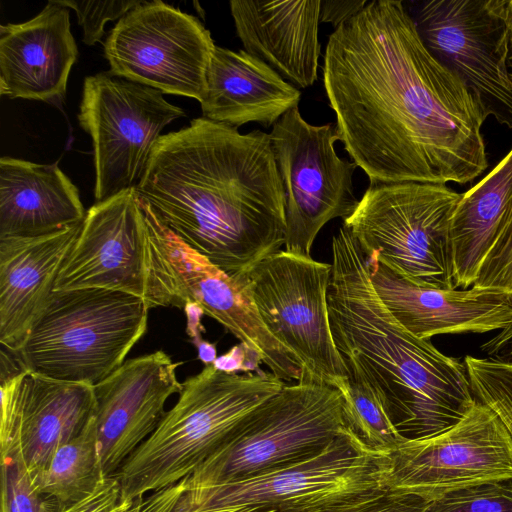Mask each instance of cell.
Returning a JSON list of instances; mask_svg holds the SVG:
<instances>
[{"label":"cell","instance_id":"cell-10","mask_svg":"<svg viewBox=\"0 0 512 512\" xmlns=\"http://www.w3.org/2000/svg\"><path fill=\"white\" fill-rule=\"evenodd\" d=\"M332 266L280 250L246 276L260 316L312 380L348 391V373L331 331L327 294Z\"/></svg>","mask_w":512,"mask_h":512},{"label":"cell","instance_id":"cell-38","mask_svg":"<svg viewBox=\"0 0 512 512\" xmlns=\"http://www.w3.org/2000/svg\"><path fill=\"white\" fill-rule=\"evenodd\" d=\"M195 345L198 349V357L205 366L211 365L215 362L217 359V351L214 344L201 339L197 341Z\"/></svg>","mask_w":512,"mask_h":512},{"label":"cell","instance_id":"cell-32","mask_svg":"<svg viewBox=\"0 0 512 512\" xmlns=\"http://www.w3.org/2000/svg\"><path fill=\"white\" fill-rule=\"evenodd\" d=\"M127 512H279L266 505L242 504L219 507H194L181 501L168 487L133 501Z\"/></svg>","mask_w":512,"mask_h":512},{"label":"cell","instance_id":"cell-25","mask_svg":"<svg viewBox=\"0 0 512 512\" xmlns=\"http://www.w3.org/2000/svg\"><path fill=\"white\" fill-rule=\"evenodd\" d=\"M31 477L36 489L61 510L88 496L107 477L101 466L95 416L81 434L56 451L44 470Z\"/></svg>","mask_w":512,"mask_h":512},{"label":"cell","instance_id":"cell-16","mask_svg":"<svg viewBox=\"0 0 512 512\" xmlns=\"http://www.w3.org/2000/svg\"><path fill=\"white\" fill-rule=\"evenodd\" d=\"M147 229L134 189L91 206L54 291L107 289L144 298Z\"/></svg>","mask_w":512,"mask_h":512},{"label":"cell","instance_id":"cell-20","mask_svg":"<svg viewBox=\"0 0 512 512\" xmlns=\"http://www.w3.org/2000/svg\"><path fill=\"white\" fill-rule=\"evenodd\" d=\"M229 5L245 52L299 88L313 85L321 52V0H231Z\"/></svg>","mask_w":512,"mask_h":512},{"label":"cell","instance_id":"cell-35","mask_svg":"<svg viewBox=\"0 0 512 512\" xmlns=\"http://www.w3.org/2000/svg\"><path fill=\"white\" fill-rule=\"evenodd\" d=\"M262 363L259 354L243 343L233 346L227 353L217 357L213 365L218 370L236 374L259 372V364Z\"/></svg>","mask_w":512,"mask_h":512},{"label":"cell","instance_id":"cell-8","mask_svg":"<svg viewBox=\"0 0 512 512\" xmlns=\"http://www.w3.org/2000/svg\"><path fill=\"white\" fill-rule=\"evenodd\" d=\"M391 453L366 445L352 428L304 461L242 481L168 487L194 507L256 504L279 512H318L388 488Z\"/></svg>","mask_w":512,"mask_h":512},{"label":"cell","instance_id":"cell-3","mask_svg":"<svg viewBox=\"0 0 512 512\" xmlns=\"http://www.w3.org/2000/svg\"><path fill=\"white\" fill-rule=\"evenodd\" d=\"M327 302L335 345L407 440L437 435L473 407L465 363L402 327L376 294L366 256L344 225L332 238Z\"/></svg>","mask_w":512,"mask_h":512},{"label":"cell","instance_id":"cell-14","mask_svg":"<svg viewBox=\"0 0 512 512\" xmlns=\"http://www.w3.org/2000/svg\"><path fill=\"white\" fill-rule=\"evenodd\" d=\"M512 478V438L499 416L476 400L454 426L406 440L391 452L388 488L434 501L454 491Z\"/></svg>","mask_w":512,"mask_h":512},{"label":"cell","instance_id":"cell-33","mask_svg":"<svg viewBox=\"0 0 512 512\" xmlns=\"http://www.w3.org/2000/svg\"><path fill=\"white\" fill-rule=\"evenodd\" d=\"M473 287L512 295V225L489 255Z\"/></svg>","mask_w":512,"mask_h":512},{"label":"cell","instance_id":"cell-39","mask_svg":"<svg viewBox=\"0 0 512 512\" xmlns=\"http://www.w3.org/2000/svg\"><path fill=\"white\" fill-rule=\"evenodd\" d=\"M503 16L509 37V66L512 74V0H505Z\"/></svg>","mask_w":512,"mask_h":512},{"label":"cell","instance_id":"cell-21","mask_svg":"<svg viewBox=\"0 0 512 512\" xmlns=\"http://www.w3.org/2000/svg\"><path fill=\"white\" fill-rule=\"evenodd\" d=\"M81 224L43 236L0 239L2 347L17 352L22 346L54 291Z\"/></svg>","mask_w":512,"mask_h":512},{"label":"cell","instance_id":"cell-23","mask_svg":"<svg viewBox=\"0 0 512 512\" xmlns=\"http://www.w3.org/2000/svg\"><path fill=\"white\" fill-rule=\"evenodd\" d=\"M79 191L57 163L0 159V239L29 238L81 224Z\"/></svg>","mask_w":512,"mask_h":512},{"label":"cell","instance_id":"cell-37","mask_svg":"<svg viewBox=\"0 0 512 512\" xmlns=\"http://www.w3.org/2000/svg\"><path fill=\"white\" fill-rule=\"evenodd\" d=\"M184 311L187 316V333L191 339L196 343L201 340V318L204 315L203 310L195 303H187L184 306Z\"/></svg>","mask_w":512,"mask_h":512},{"label":"cell","instance_id":"cell-22","mask_svg":"<svg viewBox=\"0 0 512 512\" xmlns=\"http://www.w3.org/2000/svg\"><path fill=\"white\" fill-rule=\"evenodd\" d=\"M300 99V91L263 61L215 45L200 101L202 117L236 129L251 122L268 128Z\"/></svg>","mask_w":512,"mask_h":512},{"label":"cell","instance_id":"cell-17","mask_svg":"<svg viewBox=\"0 0 512 512\" xmlns=\"http://www.w3.org/2000/svg\"><path fill=\"white\" fill-rule=\"evenodd\" d=\"M174 362L162 350L125 361L94 385L95 427L103 473L114 476L154 432L165 403L183 385Z\"/></svg>","mask_w":512,"mask_h":512},{"label":"cell","instance_id":"cell-26","mask_svg":"<svg viewBox=\"0 0 512 512\" xmlns=\"http://www.w3.org/2000/svg\"><path fill=\"white\" fill-rule=\"evenodd\" d=\"M347 373L348 391L343 395L351 428L372 449L393 452L407 439L372 388L356 372L347 369Z\"/></svg>","mask_w":512,"mask_h":512},{"label":"cell","instance_id":"cell-5","mask_svg":"<svg viewBox=\"0 0 512 512\" xmlns=\"http://www.w3.org/2000/svg\"><path fill=\"white\" fill-rule=\"evenodd\" d=\"M148 310L143 298L122 291H53L15 353L35 374L94 386L145 334Z\"/></svg>","mask_w":512,"mask_h":512},{"label":"cell","instance_id":"cell-29","mask_svg":"<svg viewBox=\"0 0 512 512\" xmlns=\"http://www.w3.org/2000/svg\"><path fill=\"white\" fill-rule=\"evenodd\" d=\"M427 512H512V478L454 491L431 501Z\"/></svg>","mask_w":512,"mask_h":512},{"label":"cell","instance_id":"cell-11","mask_svg":"<svg viewBox=\"0 0 512 512\" xmlns=\"http://www.w3.org/2000/svg\"><path fill=\"white\" fill-rule=\"evenodd\" d=\"M269 136L286 199L285 251L311 256L322 227L356 209L352 176L358 166L337 155L335 124H309L298 106L278 120Z\"/></svg>","mask_w":512,"mask_h":512},{"label":"cell","instance_id":"cell-6","mask_svg":"<svg viewBox=\"0 0 512 512\" xmlns=\"http://www.w3.org/2000/svg\"><path fill=\"white\" fill-rule=\"evenodd\" d=\"M349 428L339 389L312 379L286 384L181 482L205 487L262 475L316 456Z\"/></svg>","mask_w":512,"mask_h":512},{"label":"cell","instance_id":"cell-13","mask_svg":"<svg viewBox=\"0 0 512 512\" xmlns=\"http://www.w3.org/2000/svg\"><path fill=\"white\" fill-rule=\"evenodd\" d=\"M214 47L194 16L162 1H144L119 19L104 54L112 76L200 102Z\"/></svg>","mask_w":512,"mask_h":512},{"label":"cell","instance_id":"cell-4","mask_svg":"<svg viewBox=\"0 0 512 512\" xmlns=\"http://www.w3.org/2000/svg\"><path fill=\"white\" fill-rule=\"evenodd\" d=\"M176 404L113 476L131 502L189 476L241 420L286 383L271 372L232 374L205 366L189 377Z\"/></svg>","mask_w":512,"mask_h":512},{"label":"cell","instance_id":"cell-9","mask_svg":"<svg viewBox=\"0 0 512 512\" xmlns=\"http://www.w3.org/2000/svg\"><path fill=\"white\" fill-rule=\"evenodd\" d=\"M185 115L152 87L109 73L86 77L77 117L92 139L96 203L136 188L164 127Z\"/></svg>","mask_w":512,"mask_h":512},{"label":"cell","instance_id":"cell-15","mask_svg":"<svg viewBox=\"0 0 512 512\" xmlns=\"http://www.w3.org/2000/svg\"><path fill=\"white\" fill-rule=\"evenodd\" d=\"M0 382L1 459L20 461L31 475L44 470L56 451L94 419L92 385L35 374L4 347Z\"/></svg>","mask_w":512,"mask_h":512},{"label":"cell","instance_id":"cell-30","mask_svg":"<svg viewBox=\"0 0 512 512\" xmlns=\"http://www.w3.org/2000/svg\"><path fill=\"white\" fill-rule=\"evenodd\" d=\"M55 1L76 12L78 23L83 29V42L89 46L100 41L106 22L122 18L130 10L144 2L143 0Z\"/></svg>","mask_w":512,"mask_h":512},{"label":"cell","instance_id":"cell-36","mask_svg":"<svg viewBox=\"0 0 512 512\" xmlns=\"http://www.w3.org/2000/svg\"><path fill=\"white\" fill-rule=\"evenodd\" d=\"M366 0H321L320 22L330 23L338 28L366 5Z\"/></svg>","mask_w":512,"mask_h":512},{"label":"cell","instance_id":"cell-24","mask_svg":"<svg viewBox=\"0 0 512 512\" xmlns=\"http://www.w3.org/2000/svg\"><path fill=\"white\" fill-rule=\"evenodd\" d=\"M512 225V149L472 188L461 194L450 224L453 283L468 289Z\"/></svg>","mask_w":512,"mask_h":512},{"label":"cell","instance_id":"cell-27","mask_svg":"<svg viewBox=\"0 0 512 512\" xmlns=\"http://www.w3.org/2000/svg\"><path fill=\"white\" fill-rule=\"evenodd\" d=\"M464 363L475 398L499 416L512 438V362L467 356Z\"/></svg>","mask_w":512,"mask_h":512},{"label":"cell","instance_id":"cell-2","mask_svg":"<svg viewBox=\"0 0 512 512\" xmlns=\"http://www.w3.org/2000/svg\"><path fill=\"white\" fill-rule=\"evenodd\" d=\"M135 191L156 218L230 275L280 251L286 199L269 134L204 117L161 135Z\"/></svg>","mask_w":512,"mask_h":512},{"label":"cell","instance_id":"cell-12","mask_svg":"<svg viewBox=\"0 0 512 512\" xmlns=\"http://www.w3.org/2000/svg\"><path fill=\"white\" fill-rule=\"evenodd\" d=\"M505 0H430L410 13L430 53L487 112L512 129V74ZM409 11V10H408Z\"/></svg>","mask_w":512,"mask_h":512},{"label":"cell","instance_id":"cell-1","mask_svg":"<svg viewBox=\"0 0 512 512\" xmlns=\"http://www.w3.org/2000/svg\"><path fill=\"white\" fill-rule=\"evenodd\" d=\"M322 70L337 139L370 185H463L488 167L487 112L426 48L404 2L367 1L329 36Z\"/></svg>","mask_w":512,"mask_h":512},{"label":"cell","instance_id":"cell-34","mask_svg":"<svg viewBox=\"0 0 512 512\" xmlns=\"http://www.w3.org/2000/svg\"><path fill=\"white\" fill-rule=\"evenodd\" d=\"M133 502L122 496L118 480L104 477L85 498L61 512H127Z\"/></svg>","mask_w":512,"mask_h":512},{"label":"cell","instance_id":"cell-28","mask_svg":"<svg viewBox=\"0 0 512 512\" xmlns=\"http://www.w3.org/2000/svg\"><path fill=\"white\" fill-rule=\"evenodd\" d=\"M0 512H61L57 503L40 493L26 467L13 458L1 459Z\"/></svg>","mask_w":512,"mask_h":512},{"label":"cell","instance_id":"cell-7","mask_svg":"<svg viewBox=\"0 0 512 512\" xmlns=\"http://www.w3.org/2000/svg\"><path fill=\"white\" fill-rule=\"evenodd\" d=\"M460 196L444 184L370 185L343 225L366 257L406 280L455 289L450 224Z\"/></svg>","mask_w":512,"mask_h":512},{"label":"cell","instance_id":"cell-31","mask_svg":"<svg viewBox=\"0 0 512 512\" xmlns=\"http://www.w3.org/2000/svg\"><path fill=\"white\" fill-rule=\"evenodd\" d=\"M431 501L390 488L318 512H427Z\"/></svg>","mask_w":512,"mask_h":512},{"label":"cell","instance_id":"cell-18","mask_svg":"<svg viewBox=\"0 0 512 512\" xmlns=\"http://www.w3.org/2000/svg\"><path fill=\"white\" fill-rule=\"evenodd\" d=\"M366 256V255H365ZM372 286L390 314L414 336L500 331L512 325V295L497 289H439L414 284L366 257Z\"/></svg>","mask_w":512,"mask_h":512},{"label":"cell","instance_id":"cell-19","mask_svg":"<svg viewBox=\"0 0 512 512\" xmlns=\"http://www.w3.org/2000/svg\"><path fill=\"white\" fill-rule=\"evenodd\" d=\"M77 56L69 10L50 0L32 19L0 26V93L61 106Z\"/></svg>","mask_w":512,"mask_h":512}]
</instances>
